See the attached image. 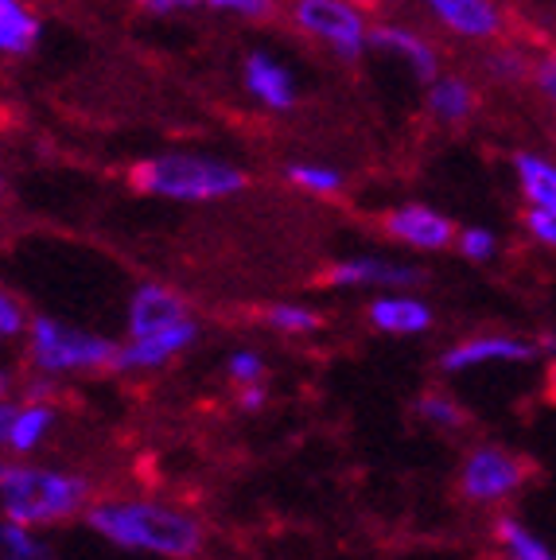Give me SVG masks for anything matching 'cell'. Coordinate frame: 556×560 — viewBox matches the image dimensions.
<instances>
[{
	"label": "cell",
	"instance_id": "obj_29",
	"mask_svg": "<svg viewBox=\"0 0 556 560\" xmlns=\"http://www.w3.org/2000/svg\"><path fill=\"white\" fill-rule=\"evenodd\" d=\"M215 9H230V12H242V16H262L269 12V0H207Z\"/></svg>",
	"mask_w": 556,
	"mask_h": 560
},
{
	"label": "cell",
	"instance_id": "obj_24",
	"mask_svg": "<svg viewBox=\"0 0 556 560\" xmlns=\"http://www.w3.org/2000/svg\"><path fill=\"white\" fill-rule=\"evenodd\" d=\"M265 319H269V327H277V331H285V335H308V331H315V327H320V315L308 312V307H300V304L269 307V312H265Z\"/></svg>",
	"mask_w": 556,
	"mask_h": 560
},
{
	"label": "cell",
	"instance_id": "obj_28",
	"mask_svg": "<svg viewBox=\"0 0 556 560\" xmlns=\"http://www.w3.org/2000/svg\"><path fill=\"white\" fill-rule=\"evenodd\" d=\"M24 331V307L16 304V296H0V335L4 339H12V335H20Z\"/></svg>",
	"mask_w": 556,
	"mask_h": 560
},
{
	"label": "cell",
	"instance_id": "obj_8",
	"mask_svg": "<svg viewBox=\"0 0 556 560\" xmlns=\"http://www.w3.org/2000/svg\"><path fill=\"white\" fill-rule=\"evenodd\" d=\"M385 234L413 249H443V245H452L455 230L432 207H397L385 214Z\"/></svg>",
	"mask_w": 556,
	"mask_h": 560
},
{
	"label": "cell",
	"instance_id": "obj_15",
	"mask_svg": "<svg viewBox=\"0 0 556 560\" xmlns=\"http://www.w3.org/2000/svg\"><path fill=\"white\" fill-rule=\"evenodd\" d=\"M425 4L452 32L471 35V39H483V35L498 32V9L490 0H425Z\"/></svg>",
	"mask_w": 556,
	"mask_h": 560
},
{
	"label": "cell",
	"instance_id": "obj_12",
	"mask_svg": "<svg viewBox=\"0 0 556 560\" xmlns=\"http://www.w3.org/2000/svg\"><path fill=\"white\" fill-rule=\"evenodd\" d=\"M51 424L55 412L47 405H20L16 409L12 401H4V409H0V440L20 455L35 452V447L44 444Z\"/></svg>",
	"mask_w": 556,
	"mask_h": 560
},
{
	"label": "cell",
	"instance_id": "obj_22",
	"mask_svg": "<svg viewBox=\"0 0 556 560\" xmlns=\"http://www.w3.org/2000/svg\"><path fill=\"white\" fill-rule=\"evenodd\" d=\"M288 179L315 195H335L343 187V175L335 167H320V164H292L288 167Z\"/></svg>",
	"mask_w": 556,
	"mask_h": 560
},
{
	"label": "cell",
	"instance_id": "obj_6",
	"mask_svg": "<svg viewBox=\"0 0 556 560\" xmlns=\"http://www.w3.org/2000/svg\"><path fill=\"white\" fill-rule=\"evenodd\" d=\"M296 24L335 47L343 59H358L366 47V20L347 0H296Z\"/></svg>",
	"mask_w": 556,
	"mask_h": 560
},
{
	"label": "cell",
	"instance_id": "obj_25",
	"mask_svg": "<svg viewBox=\"0 0 556 560\" xmlns=\"http://www.w3.org/2000/svg\"><path fill=\"white\" fill-rule=\"evenodd\" d=\"M230 377L238 382V389H245V385H262L265 377V362L262 354H253V350H238V354H230Z\"/></svg>",
	"mask_w": 556,
	"mask_h": 560
},
{
	"label": "cell",
	"instance_id": "obj_32",
	"mask_svg": "<svg viewBox=\"0 0 556 560\" xmlns=\"http://www.w3.org/2000/svg\"><path fill=\"white\" fill-rule=\"evenodd\" d=\"M148 12H179V9H192L199 0H140Z\"/></svg>",
	"mask_w": 556,
	"mask_h": 560
},
{
	"label": "cell",
	"instance_id": "obj_11",
	"mask_svg": "<svg viewBox=\"0 0 556 560\" xmlns=\"http://www.w3.org/2000/svg\"><path fill=\"white\" fill-rule=\"evenodd\" d=\"M533 359V347L522 339H506V335H478V339H467L460 347H452L440 359L443 370H471L483 366V362H525Z\"/></svg>",
	"mask_w": 556,
	"mask_h": 560
},
{
	"label": "cell",
	"instance_id": "obj_5",
	"mask_svg": "<svg viewBox=\"0 0 556 560\" xmlns=\"http://www.w3.org/2000/svg\"><path fill=\"white\" fill-rule=\"evenodd\" d=\"M525 479H530V464H525L522 455H513L495 444H483L467 455L460 490L463 499L471 502H498V499H510Z\"/></svg>",
	"mask_w": 556,
	"mask_h": 560
},
{
	"label": "cell",
	"instance_id": "obj_27",
	"mask_svg": "<svg viewBox=\"0 0 556 560\" xmlns=\"http://www.w3.org/2000/svg\"><path fill=\"white\" fill-rule=\"evenodd\" d=\"M525 226H530V234L537 237L541 245H553L556 249V207H533L530 214H525Z\"/></svg>",
	"mask_w": 556,
	"mask_h": 560
},
{
	"label": "cell",
	"instance_id": "obj_2",
	"mask_svg": "<svg viewBox=\"0 0 556 560\" xmlns=\"http://www.w3.org/2000/svg\"><path fill=\"white\" fill-rule=\"evenodd\" d=\"M90 499V482L79 475L51 471V467L9 464L0 475V510L4 522L16 525H55L82 514Z\"/></svg>",
	"mask_w": 556,
	"mask_h": 560
},
{
	"label": "cell",
	"instance_id": "obj_3",
	"mask_svg": "<svg viewBox=\"0 0 556 560\" xmlns=\"http://www.w3.org/2000/svg\"><path fill=\"white\" fill-rule=\"evenodd\" d=\"M132 184L148 195H164V199L183 202H207V199H227L245 187V172L222 164L210 156H192V152H167V156H152L144 164L132 167Z\"/></svg>",
	"mask_w": 556,
	"mask_h": 560
},
{
	"label": "cell",
	"instance_id": "obj_10",
	"mask_svg": "<svg viewBox=\"0 0 556 560\" xmlns=\"http://www.w3.org/2000/svg\"><path fill=\"white\" fill-rule=\"evenodd\" d=\"M417 280H420L417 269L382 261V257H355V261H339L327 269V284H339V289H366V284L401 289V284H417Z\"/></svg>",
	"mask_w": 556,
	"mask_h": 560
},
{
	"label": "cell",
	"instance_id": "obj_18",
	"mask_svg": "<svg viewBox=\"0 0 556 560\" xmlns=\"http://www.w3.org/2000/svg\"><path fill=\"white\" fill-rule=\"evenodd\" d=\"M513 167H518L522 191H525V199H530L533 207H556V167L548 164V160L522 152V156L513 160Z\"/></svg>",
	"mask_w": 556,
	"mask_h": 560
},
{
	"label": "cell",
	"instance_id": "obj_30",
	"mask_svg": "<svg viewBox=\"0 0 556 560\" xmlns=\"http://www.w3.org/2000/svg\"><path fill=\"white\" fill-rule=\"evenodd\" d=\"M537 86H541V94L556 102V55H548V59L537 67Z\"/></svg>",
	"mask_w": 556,
	"mask_h": 560
},
{
	"label": "cell",
	"instance_id": "obj_13",
	"mask_svg": "<svg viewBox=\"0 0 556 560\" xmlns=\"http://www.w3.org/2000/svg\"><path fill=\"white\" fill-rule=\"evenodd\" d=\"M245 90L269 109H288L296 102L292 74L280 62H273L269 55H250L245 59Z\"/></svg>",
	"mask_w": 556,
	"mask_h": 560
},
{
	"label": "cell",
	"instance_id": "obj_7",
	"mask_svg": "<svg viewBox=\"0 0 556 560\" xmlns=\"http://www.w3.org/2000/svg\"><path fill=\"white\" fill-rule=\"evenodd\" d=\"M179 324H187V304L164 284H140L137 296L129 300L132 339H152V335H164Z\"/></svg>",
	"mask_w": 556,
	"mask_h": 560
},
{
	"label": "cell",
	"instance_id": "obj_19",
	"mask_svg": "<svg viewBox=\"0 0 556 560\" xmlns=\"http://www.w3.org/2000/svg\"><path fill=\"white\" fill-rule=\"evenodd\" d=\"M428 109H432L440 121H463V117L475 109V94H471V86L460 79H436L432 90H428Z\"/></svg>",
	"mask_w": 556,
	"mask_h": 560
},
{
	"label": "cell",
	"instance_id": "obj_17",
	"mask_svg": "<svg viewBox=\"0 0 556 560\" xmlns=\"http://www.w3.org/2000/svg\"><path fill=\"white\" fill-rule=\"evenodd\" d=\"M39 39V20L20 0H0V47L9 55H27Z\"/></svg>",
	"mask_w": 556,
	"mask_h": 560
},
{
	"label": "cell",
	"instance_id": "obj_26",
	"mask_svg": "<svg viewBox=\"0 0 556 560\" xmlns=\"http://www.w3.org/2000/svg\"><path fill=\"white\" fill-rule=\"evenodd\" d=\"M495 249H498V242H495V234H490V230L471 226V230H463V234H460V254L471 257V261H490V257H495Z\"/></svg>",
	"mask_w": 556,
	"mask_h": 560
},
{
	"label": "cell",
	"instance_id": "obj_9",
	"mask_svg": "<svg viewBox=\"0 0 556 560\" xmlns=\"http://www.w3.org/2000/svg\"><path fill=\"white\" fill-rule=\"evenodd\" d=\"M199 335V327L187 319V324L172 327L164 335H152V339H129L117 354V370H160L167 359H175L179 350H187Z\"/></svg>",
	"mask_w": 556,
	"mask_h": 560
},
{
	"label": "cell",
	"instance_id": "obj_33",
	"mask_svg": "<svg viewBox=\"0 0 556 560\" xmlns=\"http://www.w3.org/2000/svg\"><path fill=\"white\" fill-rule=\"evenodd\" d=\"M541 347H545L548 354H556V335H545V342H541Z\"/></svg>",
	"mask_w": 556,
	"mask_h": 560
},
{
	"label": "cell",
	"instance_id": "obj_31",
	"mask_svg": "<svg viewBox=\"0 0 556 560\" xmlns=\"http://www.w3.org/2000/svg\"><path fill=\"white\" fill-rule=\"evenodd\" d=\"M238 405H242L245 412H257L265 405V385H245V389H238Z\"/></svg>",
	"mask_w": 556,
	"mask_h": 560
},
{
	"label": "cell",
	"instance_id": "obj_20",
	"mask_svg": "<svg viewBox=\"0 0 556 560\" xmlns=\"http://www.w3.org/2000/svg\"><path fill=\"white\" fill-rule=\"evenodd\" d=\"M498 541L510 560H556V552L541 537H533L518 517H498Z\"/></svg>",
	"mask_w": 556,
	"mask_h": 560
},
{
	"label": "cell",
	"instance_id": "obj_4",
	"mask_svg": "<svg viewBox=\"0 0 556 560\" xmlns=\"http://www.w3.org/2000/svg\"><path fill=\"white\" fill-rule=\"evenodd\" d=\"M121 347L82 327L59 324L51 315H39L32 324V366L44 374H82V370L117 366Z\"/></svg>",
	"mask_w": 556,
	"mask_h": 560
},
{
	"label": "cell",
	"instance_id": "obj_1",
	"mask_svg": "<svg viewBox=\"0 0 556 560\" xmlns=\"http://www.w3.org/2000/svg\"><path fill=\"white\" fill-rule=\"evenodd\" d=\"M86 525L117 549L152 552L164 560H187L202 549V525L187 510L164 502H97Z\"/></svg>",
	"mask_w": 556,
	"mask_h": 560
},
{
	"label": "cell",
	"instance_id": "obj_16",
	"mask_svg": "<svg viewBox=\"0 0 556 560\" xmlns=\"http://www.w3.org/2000/svg\"><path fill=\"white\" fill-rule=\"evenodd\" d=\"M370 39H374L378 47H385V51H397L425 82H436V51L425 39H417V35L405 32V27H378Z\"/></svg>",
	"mask_w": 556,
	"mask_h": 560
},
{
	"label": "cell",
	"instance_id": "obj_21",
	"mask_svg": "<svg viewBox=\"0 0 556 560\" xmlns=\"http://www.w3.org/2000/svg\"><path fill=\"white\" fill-rule=\"evenodd\" d=\"M0 545H4V560H55L51 549H47L27 525H16V522H4Z\"/></svg>",
	"mask_w": 556,
	"mask_h": 560
},
{
	"label": "cell",
	"instance_id": "obj_14",
	"mask_svg": "<svg viewBox=\"0 0 556 560\" xmlns=\"http://www.w3.org/2000/svg\"><path fill=\"white\" fill-rule=\"evenodd\" d=\"M370 324L385 335H417L432 327V312H428V304H420V300L397 296V292H393V296H378L374 304H370Z\"/></svg>",
	"mask_w": 556,
	"mask_h": 560
},
{
	"label": "cell",
	"instance_id": "obj_23",
	"mask_svg": "<svg viewBox=\"0 0 556 560\" xmlns=\"http://www.w3.org/2000/svg\"><path fill=\"white\" fill-rule=\"evenodd\" d=\"M417 412L428 420V424H440V429H463L467 424V412L460 409V401L443 394H425L417 401Z\"/></svg>",
	"mask_w": 556,
	"mask_h": 560
}]
</instances>
